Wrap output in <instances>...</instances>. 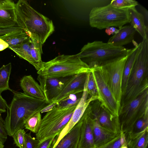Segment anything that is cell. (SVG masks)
Here are the masks:
<instances>
[{"instance_id":"obj_30","label":"cell","mask_w":148,"mask_h":148,"mask_svg":"<svg viewBox=\"0 0 148 148\" xmlns=\"http://www.w3.org/2000/svg\"><path fill=\"white\" fill-rule=\"evenodd\" d=\"M41 120L40 112H38L31 116L27 121L24 125V127L25 129L36 134L39 128Z\"/></svg>"},{"instance_id":"obj_32","label":"cell","mask_w":148,"mask_h":148,"mask_svg":"<svg viewBox=\"0 0 148 148\" xmlns=\"http://www.w3.org/2000/svg\"><path fill=\"white\" fill-rule=\"evenodd\" d=\"M132 140V148H147L148 143V130Z\"/></svg>"},{"instance_id":"obj_10","label":"cell","mask_w":148,"mask_h":148,"mask_svg":"<svg viewBox=\"0 0 148 148\" xmlns=\"http://www.w3.org/2000/svg\"><path fill=\"white\" fill-rule=\"evenodd\" d=\"M101 106L109 114L118 116L120 105L116 101L99 66L91 68Z\"/></svg>"},{"instance_id":"obj_17","label":"cell","mask_w":148,"mask_h":148,"mask_svg":"<svg viewBox=\"0 0 148 148\" xmlns=\"http://www.w3.org/2000/svg\"><path fill=\"white\" fill-rule=\"evenodd\" d=\"M92 130L96 148L107 144L120 133L112 132L101 127L98 123L97 118H92Z\"/></svg>"},{"instance_id":"obj_4","label":"cell","mask_w":148,"mask_h":148,"mask_svg":"<svg viewBox=\"0 0 148 148\" xmlns=\"http://www.w3.org/2000/svg\"><path fill=\"white\" fill-rule=\"evenodd\" d=\"M92 69L79 57L74 55H62L47 62H43L37 73L46 78H62L82 73H88Z\"/></svg>"},{"instance_id":"obj_34","label":"cell","mask_w":148,"mask_h":148,"mask_svg":"<svg viewBox=\"0 0 148 148\" xmlns=\"http://www.w3.org/2000/svg\"><path fill=\"white\" fill-rule=\"evenodd\" d=\"M26 132L23 129L17 130L12 136L14 144L19 148H25V136Z\"/></svg>"},{"instance_id":"obj_28","label":"cell","mask_w":148,"mask_h":148,"mask_svg":"<svg viewBox=\"0 0 148 148\" xmlns=\"http://www.w3.org/2000/svg\"><path fill=\"white\" fill-rule=\"evenodd\" d=\"M12 69V64L9 63L0 68V94L7 90H12L9 87V82Z\"/></svg>"},{"instance_id":"obj_20","label":"cell","mask_w":148,"mask_h":148,"mask_svg":"<svg viewBox=\"0 0 148 148\" xmlns=\"http://www.w3.org/2000/svg\"><path fill=\"white\" fill-rule=\"evenodd\" d=\"M82 123L79 122L59 141L54 148H77Z\"/></svg>"},{"instance_id":"obj_3","label":"cell","mask_w":148,"mask_h":148,"mask_svg":"<svg viewBox=\"0 0 148 148\" xmlns=\"http://www.w3.org/2000/svg\"><path fill=\"white\" fill-rule=\"evenodd\" d=\"M122 95L120 107L135 99L148 89V38L143 39Z\"/></svg>"},{"instance_id":"obj_40","label":"cell","mask_w":148,"mask_h":148,"mask_svg":"<svg viewBox=\"0 0 148 148\" xmlns=\"http://www.w3.org/2000/svg\"><path fill=\"white\" fill-rule=\"evenodd\" d=\"M8 106L6 101L0 94V111L2 113L5 112L7 110Z\"/></svg>"},{"instance_id":"obj_21","label":"cell","mask_w":148,"mask_h":148,"mask_svg":"<svg viewBox=\"0 0 148 148\" xmlns=\"http://www.w3.org/2000/svg\"><path fill=\"white\" fill-rule=\"evenodd\" d=\"M131 25L140 35L143 39L148 38V28L145 25L143 15L135 7L128 9Z\"/></svg>"},{"instance_id":"obj_8","label":"cell","mask_w":148,"mask_h":148,"mask_svg":"<svg viewBox=\"0 0 148 148\" xmlns=\"http://www.w3.org/2000/svg\"><path fill=\"white\" fill-rule=\"evenodd\" d=\"M148 114V89L128 103L121 106L119 113L120 130L129 133L138 119Z\"/></svg>"},{"instance_id":"obj_33","label":"cell","mask_w":148,"mask_h":148,"mask_svg":"<svg viewBox=\"0 0 148 148\" xmlns=\"http://www.w3.org/2000/svg\"><path fill=\"white\" fill-rule=\"evenodd\" d=\"M110 4L112 7L119 9H129L138 5V2L134 0H113Z\"/></svg>"},{"instance_id":"obj_27","label":"cell","mask_w":148,"mask_h":148,"mask_svg":"<svg viewBox=\"0 0 148 148\" xmlns=\"http://www.w3.org/2000/svg\"><path fill=\"white\" fill-rule=\"evenodd\" d=\"M148 130V114L137 120L132 125L129 135L131 139L133 140L144 131Z\"/></svg>"},{"instance_id":"obj_11","label":"cell","mask_w":148,"mask_h":148,"mask_svg":"<svg viewBox=\"0 0 148 148\" xmlns=\"http://www.w3.org/2000/svg\"><path fill=\"white\" fill-rule=\"evenodd\" d=\"M89 96L86 90L85 82L81 99L74 110L67 124L60 132L56 136V142L53 148L61 139L79 122L90 104L94 101L98 100V98L90 97Z\"/></svg>"},{"instance_id":"obj_37","label":"cell","mask_w":148,"mask_h":148,"mask_svg":"<svg viewBox=\"0 0 148 148\" xmlns=\"http://www.w3.org/2000/svg\"><path fill=\"white\" fill-rule=\"evenodd\" d=\"M24 30L21 27L17 25L11 27H0V38L8 34Z\"/></svg>"},{"instance_id":"obj_29","label":"cell","mask_w":148,"mask_h":148,"mask_svg":"<svg viewBox=\"0 0 148 148\" xmlns=\"http://www.w3.org/2000/svg\"><path fill=\"white\" fill-rule=\"evenodd\" d=\"M82 93L83 92L68 96L58 102L56 106L61 109L76 107L81 99Z\"/></svg>"},{"instance_id":"obj_23","label":"cell","mask_w":148,"mask_h":148,"mask_svg":"<svg viewBox=\"0 0 148 148\" xmlns=\"http://www.w3.org/2000/svg\"><path fill=\"white\" fill-rule=\"evenodd\" d=\"M132 140L129 133L121 132L112 140L98 148H132Z\"/></svg>"},{"instance_id":"obj_38","label":"cell","mask_w":148,"mask_h":148,"mask_svg":"<svg viewBox=\"0 0 148 148\" xmlns=\"http://www.w3.org/2000/svg\"><path fill=\"white\" fill-rule=\"evenodd\" d=\"M56 136L49 138L40 142L36 148H53L56 142Z\"/></svg>"},{"instance_id":"obj_41","label":"cell","mask_w":148,"mask_h":148,"mask_svg":"<svg viewBox=\"0 0 148 148\" xmlns=\"http://www.w3.org/2000/svg\"><path fill=\"white\" fill-rule=\"evenodd\" d=\"M118 29L115 27H108L106 29L105 32L108 35L114 34L117 32Z\"/></svg>"},{"instance_id":"obj_42","label":"cell","mask_w":148,"mask_h":148,"mask_svg":"<svg viewBox=\"0 0 148 148\" xmlns=\"http://www.w3.org/2000/svg\"><path fill=\"white\" fill-rule=\"evenodd\" d=\"M8 44L3 40L0 38V51H1L8 48Z\"/></svg>"},{"instance_id":"obj_2","label":"cell","mask_w":148,"mask_h":148,"mask_svg":"<svg viewBox=\"0 0 148 148\" xmlns=\"http://www.w3.org/2000/svg\"><path fill=\"white\" fill-rule=\"evenodd\" d=\"M13 97L8 105L5 120L8 135L12 136L17 130L23 129L27 121L36 112L40 111L48 103L46 101L29 97L23 93L12 90Z\"/></svg>"},{"instance_id":"obj_9","label":"cell","mask_w":148,"mask_h":148,"mask_svg":"<svg viewBox=\"0 0 148 148\" xmlns=\"http://www.w3.org/2000/svg\"><path fill=\"white\" fill-rule=\"evenodd\" d=\"M130 49L124 55L102 63L99 66L117 103L120 105L122 92L121 84L124 67Z\"/></svg>"},{"instance_id":"obj_15","label":"cell","mask_w":148,"mask_h":148,"mask_svg":"<svg viewBox=\"0 0 148 148\" xmlns=\"http://www.w3.org/2000/svg\"><path fill=\"white\" fill-rule=\"evenodd\" d=\"M16 3L11 0H0V27L16 25Z\"/></svg>"},{"instance_id":"obj_25","label":"cell","mask_w":148,"mask_h":148,"mask_svg":"<svg viewBox=\"0 0 148 148\" xmlns=\"http://www.w3.org/2000/svg\"><path fill=\"white\" fill-rule=\"evenodd\" d=\"M30 38L31 52L34 63V66L38 71L42 68L43 63L41 58L43 45L33 38Z\"/></svg>"},{"instance_id":"obj_24","label":"cell","mask_w":148,"mask_h":148,"mask_svg":"<svg viewBox=\"0 0 148 148\" xmlns=\"http://www.w3.org/2000/svg\"><path fill=\"white\" fill-rule=\"evenodd\" d=\"M31 39L21 44L8 48L14 51L21 58L28 61L34 66V62L32 57L30 48Z\"/></svg>"},{"instance_id":"obj_12","label":"cell","mask_w":148,"mask_h":148,"mask_svg":"<svg viewBox=\"0 0 148 148\" xmlns=\"http://www.w3.org/2000/svg\"><path fill=\"white\" fill-rule=\"evenodd\" d=\"M71 76L62 78H46L38 75L37 79L48 104L60 94L67 81Z\"/></svg>"},{"instance_id":"obj_14","label":"cell","mask_w":148,"mask_h":148,"mask_svg":"<svg viewBox=\"0 0 148 148\" xmlns=\"http://www.w3.org/2000/svg\"><path fill=\"white\" fill-rule=\"evenodd\" d=\"M87 73H82L71 76L59 95L52 102H58L71 95L83 92Z\"/></svg>"},{"instance_id":"obj_6","label":"cell","mask_w":148,"mask_h":148,"mask_svg":"<svg viewBox=\"0 0 148 148\" xmlns=\"http://www.w3.org/2000/svg\"><path fill=\"white\" fill-rule=\"evenodd\" d=\"M89 21L91 27L99 29L112 27L119 28L130 23L129 9L116 8L110 4L95 7L90 12Z\"/></svg>"},{"instance_id":"obj_39","label":"cell","mask_w":148,"mask_h":148,"mask_svg":"<svg viewBox=\"0 0 148 148\" xmlns=\"http://www.w3.org/2000/svg\"><path fill=\"white\" fill-rule=\"evenodd\" d=\"M58 103V102L53 101L48 104L45 106L40 111L41 113H42L48 112L51 110Z\"/></svg>"},{"instance_id":"obj_26","label":"cell","mask_w":148,"mask_h":148,"mask_svg":"<svg viewBox=\"0 0 148 148\" xmlns=\"http://www.w3.org/2000/svg\"><path fill=\"white\" fill-rule=\"evenodd\" d=\"M0 38L8 44L9 47L21 44L30 39V37L24 30L12 33Z\"/></svg>"},{"instance_id":"obj_18","label":"cell","mask_w":148,"mask_h":148,"mask_svg":"<svg viewBox=\"0 0 148 148\" xmlns=\"http://www.w3.org/2000/svg\"><path fill=\"white\" fill-rule=\"evenodd\" d=\"M136 31L131 25L123 26L111 37L108 43L117 47H123L134 40Z\"/></svg>"},{"instance_id":"obj_36","label":"cell","mask_w":148,"mask_h":148,"mask_svg":"<svg viewBox=\"0 0 148 148\" xmlns=\"http://www.w3.org/2000/svg\"><path fill=\"white\" fill-rule=\"evenodd\" d=\"M25 148H36L40 143L38 140L32 136L31 132L25 134Z\"/></svg>"},{"instance_id":"obj_16","label":"cell","mask_w":148,"mask_h":148,"mask_svg":"<svg viewBox=\"0 0 148 148\" xmlns=\"http://www.w3.org/2000/svg\"><path fill=\"white\" fill-rule=\"evenodd\" d=\"M20 85L25 95L37 99L46 101L42 88L31 75H25L20 79Z\"/></svg>"},{"instance_id":"obj_5","label":"cell","mask_w":148,"mask_h":148,"mask_svg":"<svg viewBox=\"0 0 148 148\" xmlns=\"http://www.w3.org/2000/svg\"><path fill=\"white\" fill-rule=\"evenodd\" d=\"M128 49L124 47H117L110 43L95 41L88 42L78 53L81 60L90 68L127 54Z\"/></svg>"},{"instance_id":"obj_7","label":"cell","mask_w":148,"mask_h":148,"mask_svg":"<svg viewBox=\"0 0 148 148\" xmlns=\"http://www.w3.org/2000/svg\"><path fill=\"white\" fill-rule=\"evenodd\" d=\"M76 107L61 109L56 106L42 119L36 138L41 142L57 136L69 122Z\"/></svg>"},{"instance_id":"obj_13","label":"cell","mask_w":148,"mask_h":148,"mask_svg":"<svg viewBox=\"0 0 148 148\" xmlns=\"http://www.w3.org/2000/svg\"><path fill=\"white\" fill-rule=\"evenodd\" d=\"M81 119L82 123L77 148H96L92 130V119L90 104Z\"/></svg>"},{"instance_id":"obj_35","label":"cell","mask_w":148,"mask_h":148,"mask_svg":"<svg viewBox=\"0 0 148 148\" xmlns=\"http://www.w3.org/2000/svg\"><path fill=\"white\" fill-rule=\"evenodd\" d=\"M1 113L0 111V148H4L8 134L5 126V121L2 117Z\"/></svg>"},{"instance_id":"obj_22","label":"cell","mask_w":148,"mask_h":148,"mask_svg":"<svg viewBox=\"0 0 148 148\" xmlns=\"http://www.w3.org/2000/svg\"><path fill=\"white\" fill-rule=\"evenodd\" d=\"M140 45V42L134 48L130 49L125 64L122 77L121 84L122 95L125 91L128 79L139 51Z\"/></svg>"},{"instance_id":"obj_19","label":"cell","mask_w":148,"mask_h":148,"mask_svg":"<svg viewBox=\"0 0 148 148\" xmlns=\"http://www.w3.org/2000/svg\"><path fill=\"white\" fill-rule=\"evenodd\" d=\"M97 119L99 125L103 128L116 133L121 132L118 116L110 114L101 106Z\"/></svg>"},{"instance_id":"obj_1","label":"cell","mask_w":148,"mask_h":148,"mask_svg":"<svg viewBox=\"0 0 148 148\" xmlns=\"http://www.w3.org/2000/svg\"><path fill=\"white\" fill-rule=\"evenodd\" d=\"M15 12L16 25L22 27L30 38L42 45L54 31L52 21L34 9L26 0L18 1Z\"/></svg>"},{"instance_id":"obj_31","label":"cell","mask_w":148,"mask_h":148,"mask_svg":"<svg viewBox=\"0 0 148 148\" xmlns=\"http://www.w3.org/2000/svg\"><path fill=\"white\" fill-rule=\"evenodd\" d=\"M86 84L87 92L89 96L98 98L97 89L91 71L87 73Z\"/></svg>"}]
</instances>
